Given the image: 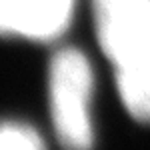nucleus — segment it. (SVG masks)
I'll list each match as a JSON object with an SVG mask.
<instances>
[{
	"label": "nucleus",
	"mask_w": 150,
	"mask_h": 150,
	"mask_svg": "<svg viewBox=\"0 0 150 150\" xmlns=\"http://www.w3.org/2000/svg\"><path fill=\"white\" fill-rule=\"evenodd\" d=\"M74 0H0V34L54 40L66 30Z\"/></svg>",
	"instance_id": "nucleus-3"
},
{
	"label": "nucleus",
	"mask_w": 150,
	"mask_h": 150,
	"mask_svg": "<svg viewBox=\"0 0 150 150\" xmlns=\"http://www.w3.org/2000/svg\"><path fill=\"white\" fill-rule=\"evenodd\" d=\"M92 90L94 76L86 56L74 48L56 52L48 72V96L54 132L64 150L92 148Z\"/></svg>",
	"instance_id": "nucleus-1"
},
{
	"label": "nucleus",
	"mask_w": 150,
	"mask_h": 150,
	"mask_svg": "<svg viewBox=\"0 0 150 150\" xmlns=\"http://www.w3.org/2000/svg\"><path fill=\"white\" fill-rule=\"evenodd\" d=\"M114 70L118 94L126 110L136 120L150 122V46Z\"/></svg>",
	"instance_id": "nucleus-4"
},
{
	"label": "nucleus",
	"mask_w": 150,
	"mask_h": 150,
	"mask_svg": "<svg viewBox=\"0 0 150 150\" xmlns=\"http://www.w3.org/2000/svg\"><path fill=\"white\" fill-rule=\"evenodd\" d=\"M96 36L112 66L150 46V0H92Z\"/></svg>",
	"instance_id": "nucleus-2"
},
{
	"label": "nucleus",
	"mask_w": 150,
	"mask_h": 150,
	"mask_svg": "<svg viewBox=\"0 0 150 150\" xmlns=\"http://www.w3.org/2000/svg\"><path fill=\"white\" fill-rule=\"evenodd\" d=\"M0 150H46L40 134L28 124H0Z\"/></svg>",
	"instance_id": "nucleus-5"
}]
</instances>
